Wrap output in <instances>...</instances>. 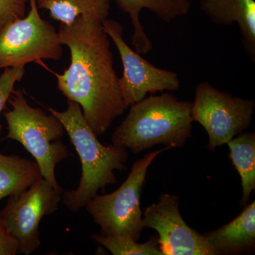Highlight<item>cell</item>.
Instances as JSON below:
<instances>
[{
	"mask_svg": "<svg viewBox=\"0 0 255 255\" xmlns=\"http://www.w3.org/2000/svg\"><path fill=\"white\" fill-rule=\"evenodd\" d=\"M204 236L220 255L253 249L255 244V201L246 206L232 221Z\"/></svg>",
	"mask_w": 255,
	"mask_h": 255,
	"instance_id": "obj_13",
	"label": "cell"
},
{
	"mask_svg": "<svg viewBox=\"0 0 255 255\" xmlns=\"http://www.w3.org/2000/svg\"><path fill=\"white\" fill-rule=\"evenodd\" d=\"M179 196L162 193L159 201L142 213L144 228L158 233L162 255H218L204 235L189 227L179 212Z\"/></svg>",
	"mask_w": 255,
	"mask_h": 255,
	"instance_id": "obj_10",
	"label": "cell"
},
{
	"mask_svg": "<svg viewBox=\"0 0 255 255\" xmlns=\"http://www.w3.org/2000/svg\"><path fill=\"white\" fill-rule=\"evenodd\" d=\"M91 238L114 255H162L159 249L158 242L155 239H151L145 243H139L128 236L93 234Z\"/></svg>",
	"mask_w": 255,
	"mask_h": 255,
	"instance_id": "obj_17",
	"label": "cell"
},
{
	"mask_svg": "<svg viewBox=\"0 0 255 255\" xmlns=\"http://www.w3.org/2000/svg\"><path fill=\"white\" fill-rule=\"evenodd\" d=\"M63 189H55L44 178L26 190L8 196L1 210L6 229L18 242V255H29L41 246L40 223L59 209Z\"/></svg>",
	"mask_w": 255,
	"mask_h": 255,
	"instance_id": "obj_8",
	"label": "cell"
},
{
	"mask_svg": "<svg viewBox=\"0 0 255 255\" xmlns=\"http://www.w3.org/2000/svg\"><path fill=\"white\" fill-rule=\"evenodd\" d=\"M60 44L69 48L71 62L63 74L55 73L58 88L81 107L84 118L97 137L109 130L127 106L114 67L110 37L102 23L80 16L60 23Z\"/></svg>",
	"mask_w": 255,
	"mask_h": 255,
	"instance_id": "obj_1",
	"label": "cell"
},
{
	"mask_svg": "<svg viewBox=\"0 0 255 255\" xmlns=\"http://www.w3.org/2000/svg\"><path fill=\"white\" fill-rule=\"evenodd\" d=\"M27 15L0 30V69L25 66L63 55L58 31L41 17L36 0H29Z\"/></svg>",
	"mask_w": 255,
	"mask_h": 255,
	"instance_id": "obj_6",
	"label": "cell"
},
{
	"mask_svg": "<svg viewBox=\"0 0 255 255\" xmlns=\"http://www.w3.org/2000/svg\"><path fill=\"white\" fill-rule=\"evenodd\" d=\"M102 25L117 46L123 64L124 73L119 78V87L127 107L142 100L148 93L174 92L180 87L177 73L157 68L126 43L122 23L107 18Z\"/></svg>",
	"mask_w": 255,
	"mask_h": 255,
	"instance_id": "obj_9",
	"label": "cell"
},
{
	"mask_svg": "<svg viewBox=\"0 0 255 255\" xmlns=\"http://www.w3.org/2000/svg\"><path fill=\"white\" fill-rule=\"evenodd\" d=\"M63 124L80 157L81 177L78 187L73 190L62 192L61 201L65 207L76 213L86 206L90 199L105 191L108 185L118 183L116 170H127L128 151L126 147L101 143L97 135L87 124L80 106L68 100V108L60 112L48 108Z\"/></svg>",
	"mask_w": 255,
	"mask_h": 255,
	"instance_id": "obj_2",
	"label": "cell"
},
{
	"mask_svg": "<svg viewBox=\"0 0 255 255\" xmlns=\"http://www.w3.org/2000/svg\"><path fill=\"white\" fill-rule=\"evenodd\" d=\"M38 9L49 11L50 17L65 25L80 16L102 23L108 18L110 0H36Z\"/></svg>",
	"mask_w": 255,
	"mask_h": 255,
	"instance_id": "obj_14",
	"label": "cell"
},
{
	"mask_svg": "<svg viewBox=\"0 0 255 255\" xmlns=\"http://www.w3.org/2000/svg\"><path fill=\"white\" fill-rule=\"evenodd\" d=\"M172 148L165 146L137 159L132 165L127 179L114 192L90 199L85 209L100 228L102 236H128L138 241L144 228L140 196L147 169L162 152Z\"/></svg>",
	"mask_w": 255,
	"mask_h": 255,
	"instance_id": "obj_5",
	"label": "cell"
},
{
	"mask_svg": "<svg viewBox=\"0 0 255 255\" xmlns=\"http://www.w3.org/2000/svg\"><path fill=\"white\" fill-rule=\"evenodd\" d=\"M192 102L171 93L150 96L130 106L127 117L112 134L114 145L138 154L157 145L182 147L191 136Z\"/></svg>",
	"mask_w": 255,
	"mask_h": 255,
	"instance_id": "obj_3",
	"label": "cell"
},
{
	"mask_svg": "<svg viewBox=\"0 0 255 255\" xmlns=\"http://www.w3.org/2000/svg\"><path fill=\"white\" fill-rule=\"evenodd\" d=\"M255 107L253 100L234 97L209 82H201L196 87L191 117L205 129L208 149L214 152L251 126Z\"/></svg>",
	"mask_w": 255,
	"mask_h": 255,
	"instance_id": "obj_7",
	"label": "cell"
},
{
	"mask_svg": "<svg viewBox=\"0 0 255 255\" xmlns=\"http://www.w3.org/2000/svg\"><path fill=\"white\" fill-rule=\"evenodd\" d=\"M229 157L241 177L243 196L241 204H247L255 189V133L244 132L228 142Z\"/></svg>",
	"mask_w": 255,
	"mask_h": 255,
	"instance_id": "obj_16",
	"label": "cell"
},
{
	"mask_svg": "<svg viewBox=\"0 0 255 255\" xmlns=\"http://www.w3.org/2000/svg\"><path fill=\"white\" fill-rule=\"evenodd\" d=\"M24 73L25 66H17L4 68L0 75V114L14 91L15 83L22 80ZM2 129L3 126L0 124V134Z\"/></svg>",
	"mask_w": 255,
	"mask_h": 255,
	"instance_id": "obj_18",
	"label": "cell"
},
{
	"mask_svg": "<svg viewBox=\"0 0 255 255\" xmlns=\"http://www.w3.org/2000/svg\"><path fill=\"white\" fill-rule=\"evenodd\" d=\"M22 1H23V2H25L26 3H27L28 1H29V0H22Z\"/></svg>",
	"mask_w": 255,
	"mask_h": 255,
	"instance_id": "obj_21",
	"label": "cell"
},
{
	"mask_svg": "<svg viewBox=\"0 0 255 255\" xmlns=\"http://www.w3.org/2000/svg\"><path fill=\"white\" fill-rule=\"evenodd\" d=\"M199 7L215 24L231 26L238 23L245 50L255 62V0H200Z\"/></svg>",
	"mask_w": 255,
	"mask_h": 255,
	"instance_id": "obj_11",
	"label": "cell"
},
{
	"mask_svg": "<svg viewBox=\"0 0 255 255\" xmlns=\"http://www.w3.org/2000/svg\"><path fill=\"white\" fill-rule=\"evenodd\" d=\"M18 251V242L6 229L0 210V255H16Z\"/></svg>",
	"mask_w": 255,
	"mask_h": 255,
	"instance_id": "obj_20",
	"label": "cell"
},
{
	"mask_svg": "<svg viewBox=\"0 0 255 255\" xmlns=\"http://www.w3.org/2000/svg\"><path fill=\"white\" fill-rule=\"evenodd\" d=\"M25 15L26 3L22 0H0V30Z\"/></svg>",
	"mask_w": 255,
	"mask_h": 255,
	"instance_id": "obj_19",
	"label": "cell"
},
{
	"mask_svg": "<svg viewBox=\"0 0 255 255\" xmlns=\"http://www.w3.org/2000/svg\"><path fill=\"white\" fill-rule=\"evenodd\" d=\"M42 177L36 161L0 153V201L26 190Z\"/></svg>",
	"mask_w": 255,
	"mask_h": 255,
	"instance_id": "obj_15",
	"label": "cell"
},
{
	"mask_svg": "<svg viewBox=\"0 0 255 255\" xmlns=\"http://www.w3.org/2000/svg\"><path fill=\"white\" fill-rule=\"evenodd\" d=\"M8 103L11 108L4 112L8 130L4 139L21 144L35 159L42 177L55 189H62L55 167L70 155L62 141L65 132L63 124L53 114L28 105L20 89H14Z\"/></svg>",
	"mask_w": 255,
	"mask_h": 255,
	"instance_id": "obj_4",
	"label": "cell"
},
{
	"mask_svg": "<svg viewBox=\"0 0 255 255\" xmlns=\"http://www.w3.org/2000/svg\"><path fill=\"white\" fill-rule=\"evenodd\" d=\"M119 7L130 16L133 34L132 44L139 54H147L153 48L140 22L142 9H147L162 21L171 22L189 12L190 0H116Z\"/></svg>",
	"mask_w": 255,
	"mask_h": 255,
	"instance_id": "obj_12",
	"label": "cell"
}]
</instances>
